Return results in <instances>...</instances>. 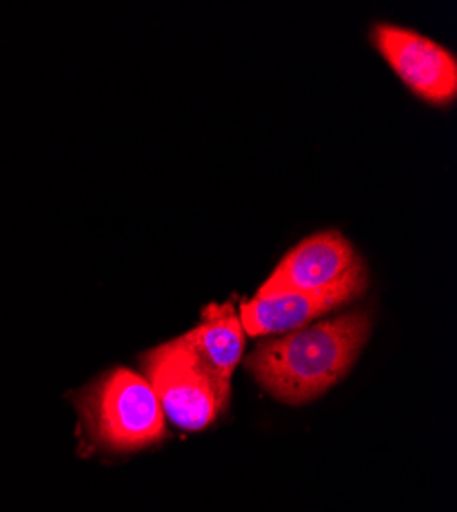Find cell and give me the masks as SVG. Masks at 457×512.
I'll return each instance as SVG.
<instances>
[{
  "mask_svg": "<svg viewBox=\"0 0 457 512\" xmlns=\"http://www.w3.org/2000/svg\"><path fill=\"white\" fill-rule=\"evenodd\" d=\"M367 336L365 314L339 316L259 345L246 359V367L277 400L304 404L349 371Z\"/></svg>",
  "mask_w": 457,
  "mask_h": 512,
  "instance_id": "cell-1",
  "label": "cell"
},
{
  "mask_svg": "<svg viewBox=\"0 0 457 512\" xmlns=\"http://www.w3.org/2000/svg\"><path fill=\"white\" fill-rule=\"evenodd\" d=\"M80 424L101 449L136 451L164 437V412L140 373L117 367L76 396Z\"/></svg>",
  "mask_w": 457,
  "mask_h": 512,
  "instance_id": "cell-2",
  "label": "cell"
},
{
  "mask_svg": "<svg viewBox=\"0 0 457 512\" xmlns=\"http://www.w3.org/2000/svg\"><path fill=\"white\" fill-rule=\"evenodd\" d=\"M142 367L164 416L179 429H205L228 404L230 383L207 367L183 336L148 351Z\"/></svg>",
  "mask_w": 457,
  "mask_h": 512,
  "instance_id": "cell-3",
  "label": "cell"
},
{
  "mask_svg": "<svg viewBox=\"0 0 457 512\" xmlns=\"http://www.w3.org/2000/svg\"><path fill=\"white\" fill-rule=\"evenodd\" d=\"M347 287L365 289V265L343 234L328 230L289 252L259 293H326Z\"/></svg>",
  "mask_w": 457,
  "mask_h": 512,
  "instance_id": "cell-4",
  "label": "cell"
},
{
  "mask_svg": "<svg viewBox=\"0 0 457 512\" xmlns=\"http://www.w3.org/2000/svg\"><path fill=\"white\" fill-rule=\"evenodd\" d=\"M371 37L410 91L431 103H449L455 97L457 62L437 41L390 23H378Z\"/></svg>",
  "mask_w": 457,
  "mask_h": 512,
  "instance_id": "cell-5",
  "label": "cell"
},
{
  "mask_svg": "<svg viewBox=\"0 0 457 512\" xmlns=\"http://www.w3.org/2000/svg\"><path fill=\"white\" fill-rule=\"evenodd\" d=\"M361 291L363 289L359 287H347L326 293H257L251 302H244L240 306V322L251 336L298 330L312 318L349 304L357 295H361Z\"/></svg>",
  "mask_w": 457,
  "mask_h": 512,
  "instance_id": "cell-6",
  "label": "cell"
},
{
  "mask_svg": "<svg viewBox=\"0 0 457 512\" xmlns=\"http://www.w3.org/2000/svg\"><path fill=\"white\" fill-rule=\"evenodd\" d=\"M183 338L207 367L230 383L244 351V328L234 302L207 306L199 326L183 334Z\"/></svg>",
  "mask_w": 457,
  "mask_h": 512,
  "instance_id": "cell-7",
  "label": "cell"
}]
</instances>
